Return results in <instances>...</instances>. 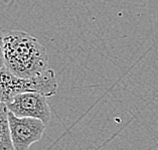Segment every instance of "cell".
<instances>
[{"label":"cell","instance_id":"obj_1","mask_svg":"<svg viewBox=\"0 0 158 150\" xmlns=\"http://www.w3.org/2000/svg\"><path fill=\"white\" fill-rule=\"evenodd\" d=\"M4 68L20 79H31L48 70V55L37 38L22 30L4 34Z\"/></svg>","mask_w":158,"mask_h":150},{"label":"cell","instance_id":"obj_2","mask_svg":"<svg viewBox=\"0 0 158 150\" xmlns=\"http://www.w3.org/2000/svg\"><path fill=\"white\" fill-rule=\"evenodd\" d=\"M59 89L56 72L48 69L42 74L31 79H20L13 76L5 68L0 70V101L8 102L14 96L22 93L34 92L52 97Z\"/></svg>","mask_w":158,"mask_h":150},{"label":"cell","instance_id":"obj_3","mask_svg":"<svg viewBox=\"0 0 158 150\" xmlns=\"http://www.w3.org/2000/svg\"><path fill=\"white\" fill-rule=\"evenodd\" d=\"M5 104L8 112L18 118L37 119L45 125H48L51 120V107L47 97L41 94L34 92L18 94Z\"/></svg>","mask_w":158,"mask_h":150},{"label":"cell","instance_id":"obj_4","mask_svg":"<svg viewBox=\"0 0 158 150\" xmlns=\"http://www.w3.org/2000/svg\"><path fill=\"white\" fill-rule=\"evenodd\" d=\"M10 139L14 150H28L41 139L47 125L33 118H18L8 112Z\"/></svg>","mask_w":158,"mask_h":150},{"label":"cell","instance_id":"obj_5","mask_svg":"<svg viewBox=\"0 0 158 150\" xmlns=\"http://www.w3.org/2000/svg\"><path fill=\"white\" fill-rule=\"evenodd\" d=\"M0 150H14L10 139L8 110L2 101H0Z\"/></svg>","mask_w":158,"mask_h":150},{"label":"cell","instance_id":"obj_6","mask_svg":"<svg viewBox=\"0 0 158 150\" xmlns=\"http://www.w3.org/2000/svg\"><path fill=\"white\" fill-rule=\"evenodd\" d=\"M4 68V34L0 31V70Z\"/></svg>","mask_w":158,"mask_h":150}]
</instances>
